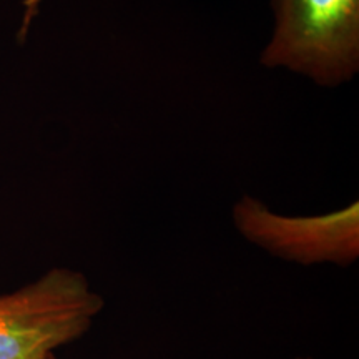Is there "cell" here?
<instances>
[{
  "instance_id": "5b68a950",
  "label": "cell",
  "mask_w": 359,
  "mask_h": 359,
  "mask_svg": "<svg viewBox=\"0 0 359 359\" xmlns=\"http://www.w3.org/2000/svg\"><path fill=\"white\" fill-rule=\"evenodd\" d=\"M47 359H57L55 354H50V356H47Z\"/></svg>"
},
{
  "instance_id": "277c9868",
  "label": "cell",
  "mask_w": 359,
  "mask_h": 359,
  "mask_svg": "<svg viewBox=\"0 0 359 359\" xmlns=\"http://www.w3.org/2000/svg\"><path fill=\"white\" fill-rule=\"evenodd\" d=\"M40 4H42V0H25V2H24V19H22V25H20V30H19V40H20V42H24L27 34H29L30 25H32L34 19L37 17V13H39Z\"/></svg>"
},
{
  "instance_id": "6da1fadb",
  "label": "cell",
  "mask_w": 359,
  "mask_h": 359,
  "mask_svg": "<svg viewBox=\"0 0 359 359\" xmlns=\"http://www.w3.org/2000/svg\"><path fill=\"white\" fill-rule=\"evenodd\" d=\"M275 29L263 67L303 74L323 87L359 70V0H271Z\"/></svg>"
},
{
  "instance_id": "3957f363",
  "label": "cell",
  "mask_w": 359,
  "mask_h": 359,
  "mask_svg": "<svg viewBox=\"0 0 359 359\" xmlns=\"http://www.w3.org/2000/svg\"><path fill=\"white\" fill-rule=\"evenodd\" d=\"M240 230L253 241L280 251H356L358 203L320 218H283L246 196L236 205Z\"/></svg>"
},
{
  "instance_id": "7a4b0ae2",
  "label": "cell",
  "mask_w": 359,
  "mask_h": 359,
  "mask_svg": "<svg viewBox=\"0 0 359 359\" xmlns=\"http://www.w3.org/2000/svg\"><path fill=\"white\" fill-rule=\"evenodd\" d=\"M102 308L87 278L67 268L0 294V359H47L87 333Z\"/></svg>"
}]
</instances>
